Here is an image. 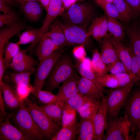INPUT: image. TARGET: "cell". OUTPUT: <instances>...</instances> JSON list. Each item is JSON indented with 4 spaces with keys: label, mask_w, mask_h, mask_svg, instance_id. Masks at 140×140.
Masks as SVG:
<instances>
[{
    "label": "cell",
    "mask_w": 140,
    "mask_h": 140,
    "mask_svg": "<svg viewBox=\"0 0 140 140\" xmlns=\"http://www.w3.org/2000/svg\"><path fill=\"white\" fill-rule=\"evenodd\" d=\"M76 72L69 55L62 54L59 58L46 79L44 90L52 92Z\"/></svg>",
    "instance_id": "cell-1"
},
{
    "label": "cell",
    "mask_w": 140,
    "mask_h": 140,
    "mask_svg": "<svg viewBox=\"0 0 140 140\" xmlns=\"http://www.w3.org/2000/svg\"><path fill=\"white\" fill-rule=\"evenodd\" d=\"M9 116L12 123L30 140L45 139L24 102H21L17 112Z\"/></svg>",
    "instance_id": "cell-2"
},
{
    "label": "cell",
    "mask_w": 140,
    "mask_h": 140,
    "mask_svg": "<svg viewBox=\"0 0 140 140\" xmlns=\"http://www.w3.org/2000/svg\"><path fill=\"white\" fill-rule=\"evenodd\" d=\"M24 102L45 139L51 140L62 127L50 119L39 106L28 98Z\"/></svg>",
    "instance_id": "cell-3"
},
{
    "label": "cell",
    "mask_w": 140,
    "mask_h": 140,
    "mask_svg": "<svg viewBox=\"0 0 140 140\" xmlns=\"http://www.w3.org/2000/svg\"><path fill=\"white\" fill-rule=\"evenodd\" d=\"M95 12L92 5L83 2L73 5L61 15L68 21L73 24L86 27L94 19Z\"/></svg>",
    "instance_id": "cell-4"
},
{
    "label": "cell",
    "mask_w": 140,
    "mask_h": 140,
    "mask_svg": "<svg viewBox=\"0 0 140 140\" xmlns=\"http://www.w3.org/2000/svg\"><path fill=\"white\" fill-rule=\"evenodd\" d=\"M124 107V117L129 124L132 135L135 138L140 122V88L130 93Z\"/></svg>",
    "instance_id": "cell-5"
},
{
    "label": "cell",
    "mask_w": 140,
    "mask_h": 140,
    "mask_svg": "<svg viewBox=\"0 0 140 140\" xmlns=\"http://www.w3.org/2000/svg\"><path fill=\"white\" fill-rule=\"evenodd\" d=\"M133 86L128 85L116 88L107 96L108 118L117 117L121 109L125 104Z\"/></svg>",
    "instance_id": "cell-6"
},
{
    "label": "cell",
    "mask_w": 140,
    "mask_h": 140,
    "mask_svg": "<svg viewBox=\"0 0 140 140\" xmlns=\"http://www.w3.org/2000/svg\"><path fill=\"white\" fill-rule=\"evenodd\" d=\"M110 119L108 121L105 130L106 134L104 135L103 140H128L134 139L133 136L129 135V125L124 117Z\"/></svg>",
    "instance_id": "cell-7"
},
{
    "label": "cell",
    "mask_w": 140,
    "mask_h": 140,
    "mask_svg": "<svg viewBox=\"0 0 140 140\" xmlns=\"http://www.w3.org/2000/svg\"><path fill=\"white\" fill-rule=\"evenodd\" d=\"M64 51L63 48L58 49L50 56L40 61L34 71L33 87L41 89L44 88L46 81L54 64Z\"/></svg>",
    "instance_id": "cell-8"
},
{
    "label": "cell",
    "mask_w": 140,
    "mask_h": 140,
    "mask_svg": "<svg viewBox=\"0 0 140 140\" xmlns=\"http://www.w3.org/2000/svg\"><path fill=\"white\" fill-rule=\"evenodd\" d=\"M67 45L77 46L83 45L85 46L89 43L90 36L86 27L75 24L67 21L61 23Z\"/></svg>",
    "instance_id": "cell-9"
},
{
    "label": "cell",
    "mask_w": 140,
    "mask_h": 140,
    "mask_svg": "<svg viewBox=\"0 0 140 140\" xmlns=\"http://www.w3.org/2000/svg\"><path fill=\"white\" fill-rule=\"evenodd\" d=\"M80 78L76 72L64 82L59 88L56 94L58 98L56 103L63 109L69 99L79 93L78 82Z\"/></svg>",
    "instance_id": "cell-10"
},
{
    "label": "cell",
    "mask_w": 140,
    "mask_h": 140,
    "mask_svg": "<svg viewBox=\"0 0 140 140\" xmlns=\"http://www.w3.org/2000/svg\"><path fill=\"white\" fill-rule=\"evenodd\" d=\"M26 50L21 48L12 60L9 68L14 72H30L34 73L37 61L28 54Z\"/></svg>",
    "instance_id": "cell-11"
},
{
    "label": "cell",
    "mask_w": 140,
    "mask_h": 140,
    "mask_svg": "<svg viewBox=\"0 0 140 140\" xmlns=\"http://www.w3.org/2000/svg\"><path fill=\"white\" fill-rule=\"evenodd\" d=\"M107 96L103 97L93 118L95 140H103L108 122Z\"/></svg>",
    "instance_id": "cell-12"
},
{
    "label": "cell",
    "mask_w": 140,
    "mask_h": 140,
    "mask_svg": "<svg viewBox=\"0 0 140 140\" xmlns=\"http://www.w3.org/2000/svg\"><path fill=\"white\" fill-rule=\"evenodd\" d=\"M34 28L20 20L15 24L6 26L0 30V59H4V50L10 39L22 31Z\"/></svg>",
    "instance_id": "cell-13"
},
{
    "label": "cell",
    "mask_w": 140,
    "mask_h": 140,
    "mask_svg": "<svg viewBox=\"0 0 140 140\" xmlns=\"http://www.w3.org/2000/svg\"><path fill=\"white\" fill-rule=\"evenodd\" d=\"M65 9L62 0H51L43 24L40 28L41 36L48 32L53 21L59 16L65 12Z\"/></svg>",
    "instance_id": "cell-14"
},
{
    "label": "cell",
    "mask_w": 140,
    "mask_h": 140,
    "mask_svg": "<svg viewBox=\"0 0 140 140\" xmlns=\"http://www.w3.org/2000/svg\"><path fill=\"white\" fill-rule=\"evenodd\" d=\"M0 123V140H30L15 126L7 117Z\"/></svg>",
    "instance_id": "cell-15"
},
{
    "label": "cell",
    "mask_w": 140,
    "mask_h": 140,
    "mask_svg": "<svg viewBox=\"0 0 140 140\" xmlns=\"http://www.w3.org/2000/svg\"><path fill=\"white\" fill-rule=\"evenodd\" d=\"M41 36L40 28L27 29L19 36V39L17 43L20 45L30 44L25 50L30 55L38 44Z\"/></svg>",
    "instance_id": "cell-16"
},
{
    "label": "cell",
    "mask_w": 140,
    "mask_h": 140,
    "mask_svg": "<svg viewBox=\"0 0 140 140\" xmlns=\"http://www.w3.org/2000/svg\"><path fill=\"white\" fill-rule=\"evenodd\" d=\"M0 90L2 93L5 104L9 110H13L19 108L22 102L14 87L8 82L3 81L0 85Z\"/></svg>",
    "instance_id": "cell-17"
},
{
    "label": "cell",
    "mask_w": 140,
    "mask_h": 140,
    "mask_svg": "<svg viewBox=\"0 0 140 140\" xmlns=\"http://www.w3.org/2000/svg\"><path fill=\"white\" fill-rule=\"evenodd\" d=\"M78 86L80 93L95 99L99 100L103 97L104 89L92 81L81 77L79 79Z\"/></svg>",
    "instance_id": "cell-18"
},
{
    "label": "cell",
    "mask_w": 140,
    "mask_h": 140,
    "mask_svg": "<svg viewBox=\"0 0 140 140\" xmlns=\"http://www.w3.org/2000/svg\"><path fill=\"white\" fill-rule=\"evenodd\" d=\"M88 31L90 36L97 41H100L108 36L109 30L106 16L95 19L92 22Z\"/></svg>",
    "instance_id": "cell-19"
},
{
    "label": "cell",
    "mask_w": 140,
    "mask_h": 140,
    "mask_svg": "<svg viewBox=\"0 0 140 140\" xmlns=\"http://www.w3.org/2000/svg\"><path fill=\"white\" fill-rule=\"evenodd\" d=\"M58 49L46 33L41 36L35 50V54L41 61L52 55Z\"/></svg>",
    "instance_id": "cell-20"
},
{
    "label": "cell",
    "mask_w": 140,
    "mask_h": 140,
    "mask_svg": "<svg viewBox=\"0 0 140 140\" xmlns=\"http://www.w3.org/2000/svg\"><path fill=\"white\" fill-rule=\"evenodd\" d=\"M46 33L58 49L62 48L67 45L61 22L58 18L53 21L49 30Z\"/></svg>",
    "instance_id": "cell-21"
},
{
    "label": "cell",
    "mask_w": 140,
    "mask_h": 140,
    "mask_svg": "<svg viewBox=\"0 0 140 140\" xmlns=\"http://www.w3.org/2000/svg\"><path fill=\"white\" fill-rule=\"evenodd\" d=\"M116 51L119 59L125 65L129 73L135 82L131 70L132 58L129 48L126 47L121 42L108 35Z\"/></svg>",
    "instance_id": "cell-22"
},
{
    "label": "cell",
    "mask_w": 140,
    "mask_h": 140,
    "mask_svg": "<svg viewBox=\"0 0 140 140\" xmlns=\"http://www.w3.org/2000/svg\"><path fill=\"white\" fill-rule=\"evenodd\" d=\"M101 48L100 54L101 58L107 66L119 60L115 49L108 35L103 38L101 41Z\"/></svg>",
    "instance_id": "cell-23"
},
{
    "label": "cell",
    "mask_w": 140,
    "mask_h": 140,
    "mask_svg": "<svg viewBox=\"0 0 140 140\" xmlns=\"http://www.w3.org/2000/svg\"><path fill=\"white\" fill-rule=\"evenodd\" d=\"M20 8L26 17L30 21L34 22L40 18L44 8L40 2L37 1L26 3Z\"/></svg>",
    "instance_id": "cell-24"
},
{
    "label": "cell",
    "mask_w": 140,
    "mask_h": 140,
    "mask_svg": "<svg viewBox=\"0 0 140 140\" xmlns=\"http://www.w3.org/2000/svg\"><path fill=\"white\" fill-rule=\"evenodd\" d=\"M126 33L134 53L140 59V25L136 22L134 23L127 29Z\"/></svg>",
    "instance_id": "cell-25"
},
{
    "label": "cell",
    "mask_w": 140,
    "mask_h": 140,
    "mask_svg": "<svg viewBox=\"0 0 140 140\" xmlns=\"http://www.w3.org/2000/svg\"><path fill=\"white\" fill-rule=\"evenodd\" d=\"M94 117L82 118L80 123L78 140H94Z\"/></svg>",
    "instance_id": "cell-26"
},
{
    "label": "cell",
    "mask_w": 140,
    "mask_h": 140,
    "mask_svg": "<svg viewBox=\"0 0 140 140\" xmlns=\"http://www.w3.org/2000/svg\"><path fill=\"white\" fill-rule=\"evenodd\" d=\"M33 73L30 72H11L5 76H4L3 79L8 83H11L14 87L20 85L32 87L33 86L31 84V76Z\"/></svg>",
    "instance_id": "cell-27"
},
{
    "label": "cell",
    "mask_w": 140,
    "mask_h": 140,
    "mask_svg": "<svg viewBox=\"0 0 140 140\" xmlns=\"http://www.w3.org/2000/svg\"><path fill=\"white\" fill-rule=\"evenodd\" d=\"M80 123L76 121L74 123L62 127L51 140H73L79 133Z\"/></svg>",
    "instance_id": "cell-28"
},
{
    "label": "cell",
    "mask_w": 140,
    "mask_h": 140,
    "mask_svg": "<svg viewBox=\"0 0 140 140\" xmlns=\"http://www.w3.org/2000/svg\"><path fill=\"white\" fill-rule=\"evenodd\" d=\"M91 69L97 77L102 76L108 73L106 65L102 60L97 49L92 50Z\"/></svg>",
    "instance_id": "cell-29"
},
{
    "label": "cell",
    "mask_w": 140,
    "mask_h": 140,
    "mask_svg": "<svg viewBox=\"0 0 140 140\" xmlns=\"http://www.w3.org/2000/svg\"><path fill=\"white\" fill-rule=\"evenodd\" d=\"M39 107L50 119L62 127L63 109L60 106L55 103Z\"/></svg>",
    "instance_id": "cell-30"
},
{
    "label": "cell",
    "mask_w": 140,
    "mask_h": 140,
    "mask_svg": "<svg viewBox=\"0 0 140 140\" xmlns=\"http://www.w3.org/2000/svg\"><path fill=\"white\" fill-rule=\"evenodd\" d=\"M106 16L110 35L116 40L121 42L124 39L125 35L122 24L116 18Z\"/></svg>",
    "instance_id": "cell-31"
},
{
    "label": "cell",
    "mask_w": 140,
    "mask_h": 140,
    "mask_svg": "<svg viewBox=\"0 0 140 140\" xmlns=\"http://www.w3.org/2000/svg\"><path fill=\"white\" fill-rule=\"evenodd\" d=\"M31 93L44 105L55 104L57 100L58 97L56 95H54L49 91L34 87L33 86Z\"/></svg>",
    "instance_id": "cell-32"
},
{
    "label": "cell",
    "mask_w": 140,
    "mask_h": 140,
    "mask_svg": "<svg viewBox=\"0 0 140 140\" xmlns=\"http://www.w3.org/2000/svg\"><path fill=\"white\" fill-rule=\"evenodd\" d=\"M101 100L94 99L83 105L77 110L81 118L94 117Z\"/></svg>",
    "instance_id": "cell-33"
},
{
    "label": "cell",
    "mask_w": 140,
    "mask_h": 140,
    "mask_svg": "<svg viewBox=\"0 0 140 140\" xmlns=\"http://www.w3.org/2000/svg\"><path fill=\"white\" fill-rule=\"evenodd\" d=\"M20 46L17 42L9 41L5 45L3 55L6 69L9 68L13 59L20 51Z\"/></svg>",
    "instance_id": "cell-34"
},
{
    "label": "cell",
    "mask_w": 140,
    "mask_h": 140,
    "mask_svg": "<svg viewBox=\"0 0 140 140\" xmlns=\"http://www.w3.org/2000/svg\"><path fill=\"white\" fill-rule=\"evenodd\" d=\"M115 5L122 21L127 22L134 17L133 13L125 0H114Z\"/></svg>",
    "instance_id": "cell-35"
},
{
    "label": "cell",
    "mask_w": 140,
    "mask_h": 140,
    "mask_svg": "<svg viewBox=\"0 0 140 140\" xmlns=\"http://www.w3.org/2000/svg\"><path fill=\"white\" fill-rule=\"evenodd\" d=\"M75 69L78 72L81 77L90 80L95 83L101 88L104 89L99 83L97 78L92 69L86 67L83 63L77 60L74 64Z\"/></svg>",
    "instance_id": "cell-36"
},
{
    "label": "cell",
    "mask_w": 140,
    "mask_h": 140,
    "mask_svg": "<svg viewBox=\"0 0 140 140\" xmlns=\"http://www.w3.org/2000/svg\"><path fill=\"white\" fill-rule=\"evenodd\" d=\"M94 99H95L79 93L69 99L67 101L65 106L72 110L76 111L85 103Z\"/></svg>",
    "instance_id": "cell-37"
},
{
    "label": "cell",
    "mask_w": 140,
    "mask_h": 140,
    "mask_svg": "<svg viewBox=\"0 0 140 140\" xmlns=\"http://www.w3.org/2000/svg\"><path fill=\"white\" fill-rule=\"evenodd\" d=\"M95 3L104 11L106 15L122 21L117 9L113 3L104 0H94Z\"/></svg>",
    "instance_id": "cell-38"
},
{
    "label": "cell",
    "mask_w": 140,
    "mask_h": 140,
    "mask_svg": "<svg viewBox=\"0 0 140 140\" xmlns=\"http://www.w3.org/2000/svg\"><path fill=\"white\" fill-rule=\"evenodd\" d=\"M132 58L131 70L136 85L140 84V59L134 53L130 45L129 47Z\"/></svg>",
    "instance_id": "cell-39"
},
{
    "label": "cell",
    "mask_w": 140,
    "mask_h": 140,
    "mask_svg": "<svg viewBox=\"0 0 140 140\" xmlns=\"http://www.w3.org/2000/svg\"><path fill=\"white\" fill-rule=\"evenodd\" d=\"M97 78L99 83L103 87L116 88L119 87L117 80L114 75L107 74Z\"/></svg>",
    "instance_id": "cell-40"
},
{
    "label": "cell",
    "mask_w": 140,
    "mask_h": 140,
    "mask_svg": "<svg viewBox=\"0 0 140 140\" xmlns=\"http://www.w3.org/2000/svg\"><path fill=\"white\" fill-rule=\"evenodd\" d=\"M76 121L75 111L65 106L62 117V127L72 124Z\"/></svg>",
    "instance_id": "cell-41"
},
{
    "label": "cell",
    "mask_w": 140,
    "mask_h": 140,
    "mask_svg": "<svg viewBox=\"0 0 140 140\" xmlns=\"http://www.w3.org/2000/svg\"><path fill=\"white\" fill-rule=\"evenodd\" d=\"M107 66L108 72L111 74L115 75L125 73H129L125 65L119 60Z\"/></svg>",
    "instance_id": "cell-42"
},
{
    "label": "cell",
    "mask_w": 140,
    "mask_h": 140,
    "mask_svg": "<svg viewBox=\"0 0 140 140\" xmlns=\"http://www.w3.org/2000/svg\"><path fill=\"white\" fill-rule=\"evenodd\" d=\"M114 75L117 80L119 87L135 85L133 78L128 73H123Z\"/></svg>",
    "instance_id": "cell-43"
},
{
    "label": "cell",
    "mask_w": 140,
    "mask_h": 140,
    "mask_svg": "<svg viewBox=\"0 0 140 140\" xmlns=\"http://www.w3.org/2000/svg\"><path fill=\"white\" fill-rule=\"evenodd\" d=\"M32 87L20 85L14 87L17 94L21 102H24L28 98V96L31 93Z\"/></svg>",
    "instance_id": "cell-44"
},
{
    "label": "cell",
    "mask_w": 140,
    "mask_h": 140,
    "mask_svg": "<svg viewBox=\"0 0 140 140\" xmlns=\"http://www.w3.org/2000/svg\"><path fill=\"white\" fill-rule=\"evenodd\" d=\"M19 16L4 13L0 14V27L4 25L8 26L14 24L20 20Z\"/></svg>",
    "instance_id": "cell-45"
},
{
    "label": "cell",
    "mask_w": 140,
    "mask_h": 140,
    "mask_svg": "<svg viewBox=\"0 0 140 140\" xmlns=\"http://www.w3.org/2000/svg\"><path fill=\"white\" fill-rule=\"evenodd\" d=\"M73 53L77 60L82 62L86 55L85 46L81 45L74 46L73 50Z\"/></svg>",
    "instance_id": "cell-46"
},
{
    "label": "cell",
    "mask_w": 140,
    "mask_h": 140,
    "mask_svg": "<svg viewBox=\"0 0 140 140\" xmlns=\"http://www.w3.org/2000/svg\"><path fill=\"white\" fill-rule=\"evenodd\" d=\"M132 11L134 17L140 13V0H125Z\"/></svg>",
    "instance_id": "cell-47"
},
{
    "label": "cell",
    "mask_w": 140,
    "mask_h": 140,
    "mask_svg": "<svg viewBox=\"0 0 140 140\" xmlns=\"http://www.w3.org/2000/svg\"><path fill=\"white\" fill-rule=\"evenodd\" d=\"M8 4L0 1V11L4 14L18 16V14Z\"/></svg>",
    "instance_id": "cell-48"
},
{
    "label": "cell",
    "mask_w": 140,
    "mask_h": 140,
    "mask_svg": "<svg viewBox=\"0 0 140 140\" xmlns=\"http://www.w3.org/2000/svg\"><path fill=\"white\" fill-rule=\"evenodd\" d=\"M5 104L3 97L2 93L0 90V114L2 117V119L4 120L7 117V114L5 110Z\"/></svg>",
    "instance_id": "cell-49"
},
{
    "label": "cell",
    "mask_w": 140,
    "mask_h": 140,
    "mask_svg": "<svg viewBox=\"0 0 140 140\" xmlns=\"http://www.w3.org/2000/svg\"><path fill=\"white\" fill-rule=\"evenodd\" d=\"M78 0H62L63 5L65 10H68Z\"/></svg>",
    "instance_id": "cell-50"
},
{
    "label": "cell",
    "mask_w": 140,
    "mask_h": 140,
    "mask_svg": "<svg viewBox=\"0 0 140 140\" xmlns=\"http://www.w3.org/2000/svg\"><path fill=\"white\" fill-rule=\"evenodd\" d=\"M14 4H16L20 6L23 5L25 3L32 1H38L40 2L39 0H12Z\"/></svg>",
    "instance_id": "cell-51"
},
{
    "label": "cell",
    "mask_w": 140,
    "mask_h": 140,
    "mask_svg": "<svg viewBox=\"0 0 140 140\" xmlns=\"http://www.w3.org/2000/svg\"><path fill=\"white\" fill-rule=\"evenodd\" d=\"M41 4L46 12L47 11L51 0H39Z\"/></svg>",
    "instance_id": "cell-52"
},
{
    "label": "cell",
    "mask_w": 140,
    "mask_h": 140,
    "mask_svg": "<svg viewBox=\"0 0 140 140\" xmlns=\"http://www.w3.org/2000/svg\"><path fill=\"white\" fill-rule=\"evenodd\" d=\"M82 62L86 67L91 69V60L86 57Z\"/></svg>",
    "instance_id": "cell-53"
},
{
    "label": "cell",
    "mask_w": 140,
    "mask_h": 140,
    "mask_svg": "<svg viewBox=\"0 0 140 140\" xmlns=\"http://www.w3.org/2000/svg\"><path fill=\"white\" fill-rule=\"evenodd\" d=\"M134 140H140V122L139 125L138 130L135 136Z\"/></svg>",
    "instance_id": "cell-54"
},
{
    "label": "cell",
    "mask_w": 140,
    "mask_h": 140,
    "mask_svg": "<svg viewBox=\"0 0 140 140\" xmlns=\"http://www.w3.org/2000/svg\"><path fill=\"white\" fill-rule=\"evenodd\" d=\"M0 1L6 3L11 6H13L15 5L12 0H0Z\"/></svg>",
    "instance_id": "cell-55"
},
{
    "label": "cell",
    "mask_w": 140,
    "mask_h": 140,
    "mask_svg": "<svg viewBox=\"0 0 140 140\" xmlns=\"http://www.w3.org/2000/svg\"><path fill=\"white\" fill-rule=\"evenodd\" d=\"M104 0L106 1H107L108 2H110V3H113L114 1V0Z\"/></svg>",
    "instance_id": "cell-56"
},
{
    "label": "cell",
    "mask_w": 140,
    "mask_h": 140,
    "mask_svg": "<svg viewBox=\"0 0 140 140\" xmlns=\"http://www.w3.org/2000/svg\"><path fill=\"white\" fill-rule=\"evenodd\" d=\"M139 25H140V24H139Z\"/></svg>",
    "instance_id": "cell-57"
}]
</instances>
